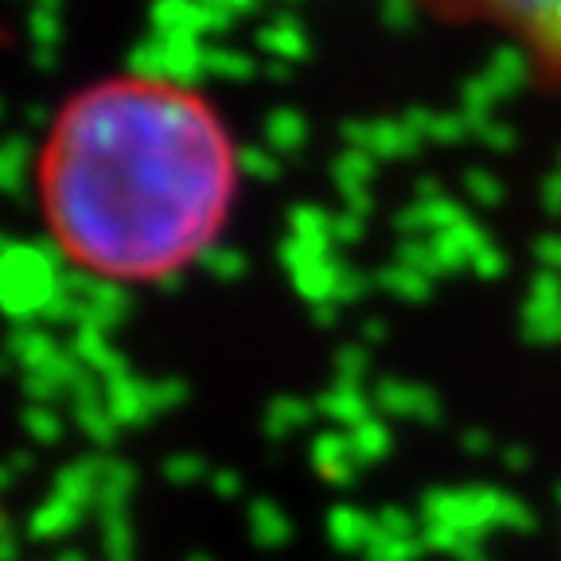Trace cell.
I'll use <instances>...</instances> for the list:
<instances>
[{"instance_id":"cell-1","label":"cell","mask_w":561,"mask_h":561,"mask_svg":"<svg viewBox=\"0 0 561 561\" xmlns=\"http://www.w3.org/2000/svg\"><path fill=\"white\" fill-rule=\"evenodd\" d=\"M242 149L215 98L172 75H105L55 110L35 203L59 257L105 285H164L219 245Z\"/></svg>"},{"instance_id":"cell-2","label":"cell","mask_w":561,"mask_h":561,"mask_svg":"<svg viewBox=\"0 0 561 561\" xmlns=\"http://www.w3.org/2000/svg\"><path fill=\"white\" fill-rule=\"evenodd\" d=\"M448 24L503 35L546 87H561V0H413Z\"/></svg>"}]
</instances>
